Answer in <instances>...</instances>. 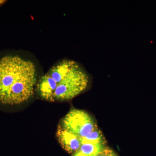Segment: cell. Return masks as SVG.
Instances as JSON below:
<instances>
[{
  "label": "cell",
  "instance_id": "obj_7",
  "mask_svg": "<svg viewBox=\"0 0 156 156\" xmlns=\"http://www.w3.org/2000/svg\"><path fill=\"white\" fill-rule=\"evenodd\" d=\"M103 156H118L114 151L109 147H105L103 151Z\"/></svg>",
  "mask_w": 156,
  "mask_h": 156
},
{
  "label": "cell",
  "instance_id": "obj_4",
  "mask_svg": "<svg viewBox=\"0 0 156 156\" xmlns=\"http://www.w3.org/2000/svg\"><path fill=\"white\" fill-rule=\"evenodd\" d=\"M56 136L60 145L68 152L75 153L80 150L81 146L80 138L66 131L61 126L58 127Z\"/></svg>",
  "mask_w": 156,
  "mask_h": 156
},
{
  "label": "cell",
  "instance_id": "obj_5",
  "mask_svg": "<svg viewBox=\"0 0 156 156\" xmlns=\"http://www.w3.org/2000/svg\"><path fill=\"white\" fill-rule=\"evenodd\" d=\"M105 145L102 143L83 144H81L79 151L87 156H96L103 151Z\"/></svg>",
  "mask_w": 156,
  "mask_h": 156
},
{
  "label": "cell",
  "instance_id": "obj_2",
  "mask_svg": "<svg viewBox=\"0 0 156 156\" xmlns=\"http://www.w3.org/2000/svg\"><path fill=\"white\" fill-rule=\"evenodd\" d=\"M36 69L32 62L18 56L0 59V102L14 105L25 102L33 94Z\"/></svg>",
  "mask_w": 156,
  "mask_h": 156
},
{
  "label": "cell",
  "instance_id": "obj_6",
  "mask_svg": "<svg viewBox=\"0 0 156 156\" xmlns=\"http://www.w3.org/2000/svg\"><path fill=\"white\" fill-rule=\"evenodd\" d=\"M81 144H83L102 143L106 144V141L103 134L98 128L89 133L83 138H80Z\"/></svg>",
  "mask_w": 156,
  "mask_h": 156
},
{
  "label": "cell",
  "instance_id": "obj_9",
  "mask_svg": "<svg viewBox=\"0 0 156 156\" xmlns=\"http://www.w3.org/2000/svg\"><path fill=\"white\" fill-rule=\"evenodd\" d=\"M96 156H103V151L101 153L98 154Z\"/></svg>",
  "mask_w": 156,
  "mask_h": 156
},
{
  "label": "cell",
  "instance_id": "obj_1",
  "mask_svg": "<svg viewBox=\"0 0 156 156\" xmlns=\"http://www.w3.org/2000/svg\"><path fill=\"white\" fill-rule=\"evenodd\" d=\"M89 83V76L77 62L65 59L55 65L41 78L37 90L45 100H68L83 92Z\"/></svg>",
  "mask_w": 156,
  "mask_h": 156
},
{
  "label": "cell",
  "instance_id": "obj_8",
  "mask_svg": "<svg viewBox=\"0 0 156 156\" xmlns=\"http://www.w3.org/2000/svg\"><path fill=\"white\" fill-rule=\"evenodd\" d=\"M73 156H87L85 155V154L82 153L80 151H78L76 152L73 154Z\"/></svg>",
  "mask_w": 156,
  "mask_h": 156
},
{
  "label": "cell",
  "instance_id": "obj_3",
  "mask_svg": "<svg viewBox=\"0 0 156 156\" xmlns=\"http://www.w3.org/2000/svg\"><path fill=\"white\" fill-rule=\"evenodd\" d=\"M62 127L80 138H83L98 128L92 117L83 110L73 109L62 119Z\"/></svg>",
  "mask_w": 156,
  "mask_h": 156
}]
</instances>
